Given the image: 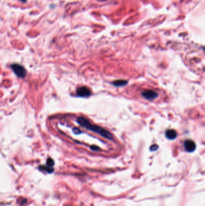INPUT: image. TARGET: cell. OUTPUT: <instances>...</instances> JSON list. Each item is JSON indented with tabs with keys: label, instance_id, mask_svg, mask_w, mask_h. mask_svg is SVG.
Returning a JSON list of instances; mask_svg holds the SVG:
<instances>
[{
	"label": "cell",
	"instance_id": "cell-9",
	"mask_svg": "<svg viewBox=\"0 0 205 206\" xmlns=\"http://www.w3.org/2000/svg\"><path fill=\"white\" fill-rule=\"evenodd\" d=\"M46 165L49 167H53L54 165V161L51 158H48L46 161Z\"/></svg>",
	"mask_w": 205,
	"mask_h": 206
},
{
	"label": "cell",
	"instance_id": "cell-8",
	"mask_svg": "<svg viewBox=\"0 0 205 206\" xmlns=\"http://www.w3.org/2000/svg\"><path fill=\"white\" fill-rule=\"evenodd\" d=\"M127 83V81L126 80H118L114 81L113 84L115 86L117 87H121V86H123L126 85Z\"/></svg>",
	"mask_w": 205,
	"mask_h": 206
},
{
	"label": "cell",
	"instance_id": "cell-11",
	"mask_svg": "<svg viewBox=\"0 0 205 206\" xmlns=\"http://www.w3.org/2000/svg\"><path fill=\"white\" fill-rule=\"evenodd\" d=\"M27 201V200L26 198H22L20 200V204L21 205H23V204L26 203Z\"/></svg>",
	"mask_w": 205,
	"mask_h": 206
},
{
	"label": "cell",
	"instance_id": "cell-4",
	"mask_svg": "<svg viewBox=\"0 0 205 206\" xmlns=\"http://www.w3.org/2000/svg\"><path fill=\"white\" fill-rule=\"evenodd\" d=\"M76 94H77V95L78 97H83V98H87L91 95V92L89 88H87V87L83 86L77 89V90H76Z\"/></svg>",
	"mask_w": 205,
	"mask_h": 206
},
{
	"label": "cell",
	"instance_id": "cell-1",
	"mask_svg": "<svg viewBox=\"0 0 205 206\" xmlns=\"http://www.w3.org/2000/svg\"><path fill=\"white\" fill-rule=\"evenodd\" d=\"M77 122L81 127L86 128V129L92 131L93 132L97 133L99 134L101 136L105 137V138L108 140H113V137L112 134L108 131L100 127H99L96 125L91 124L88 120L82 117H80L77 119Z\"/></svg>",
	"mask_w": 205,
	"mask_h": 206
},
{
	"label": "cell",
	"instance_id": "cell-6",
	"mask_svg": "<svg viewBox=\"0 0 205 206\" xmlns=\"http://www.w3.org/2000/svg\"><path fill=\"white\" fill-rule=\"evenodd\" d=\"M166 136L167 139L170 140H174L177 137V133L175 130L170 129L166 131Z\"/></svg>",
	"mask_w": 205,
	"mask_h": 206
},
{
	"label": "cell",
	"instance_id": "cell-3",
	"mask_svg": "<svg viewBox=\"0 0 205 206\" xmlns=\"http://www.w3.org/2000/svg\"><path fill=\"white\" fill-rule=\"evenodd\" d=\"M142 96L146 100H152L158 97V94L155 91L152 90H146L141 93Z\"/></svg>",
	"mask_w": 205,
	"mask_h": 206
},
{
	"label": "cell",
	"instance_id": "cell-2",
	"mask_svg": "<svg viewBox=\"0 0 205 206\" xmlns=\"http://www.w3.org/2000/svg\"><path fill=\"white\" fill-rule=\"evenodd\" d=\"M12 69L15 72V74L21 78H24L26 75L27 72L25 68L21 65L19 64H13L12 65Z\"/></svg>",
	"mask_w": 205,
	"mask_h": 206
},
{
	"label": "cell",
	"instance_id": "cell-12",
	"mask_svg": "<svg viewBox=\"0 0 205 206\" xmlns=\"http://www.w3.org/2000/svg\"><path fill=\"white\" fill-rule=\"evenodd\" d=\"M91 149L93 151H99L100 150V148L98 147H96V146H91Z\"/></svg>",
	"mask_w": 205,
	"mask_h": 206
},
{
	"label": "cell",
	"instance_id": "cell-7",
	"mask_svg": "<svg viewBox=\"0 0 205 206\" xmlns=\"http://www.w3.org/2000/svg\"><path fill=\"white\" fill-rule=\"evenodd\" d=\"M39 169L42 171H45V172H46V173H49V174L53 173V171H54V168L53 167H49L47 165L46 166H44V165L40 166L39 167Z\"/></svg>",
	"mask_w": 205,
	"mask_h": 206
},
{
	"label": "cell",
	"instance_id": "cell-5",
	"mask_svg": "<svg viewBox=\"0 0 205 206\" xmlns=\"http://www.w3.org/2000/svg\"><path fill=\"white\" fill-rule=\"evenodd\" d=\"M184 148L187 152H192L195 150V143L191 140H186L184 143Z\"/></svg>",
	"mask_w": 205,
	"mask_h": 206
},
{
	"label": "cell",
	"instance_id": "cell-13",
	"mask_svg": "<svg viewBox=\"0 0 205 206\" xmlns=\"http://www.w3.org/2000/svg\"><path fill=\"white\" fill-rule=\"evenodd\" d=\"M20 1H22V3H25V2L27 1V0H20Z\"/></svg>",
	"mask_w": 205,
	"mask_h": 206
},
{
	"label": "cell",
	"instance_id": "cell-10",
	"mask_svg": "<svg viewBox=\"0 0 205 206\" xmlns=\"http://www.w3.org/2000/svg\"><path fill=\"white\" fill-rule=\"evenodd\" d=\"M158 149V146L157 145H153L151 146L150 148V151H155Z\"/></svg>",
	"mask_w": 205,
	"mask_h": 206
}]
</instances>
